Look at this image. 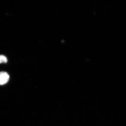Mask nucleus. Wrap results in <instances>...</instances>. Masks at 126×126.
Listing matches in <instances>:
<instances>
[{
	"label": "nucleus",
	"instance_id": "1",
	"mask_svg": "<svg viewBox=\"0 0 126 126\" xmlns=\"http://www.w3.org/2000/svg\"><path fill=\"white\" fill-rule=\"evenodd\" d=\"M9 76L7 72H0V85H2L6 84L9 81Z\"/></svg>",
	"mask_w": 126,
	"mask_h": 126
},
{
	"label": "nucleus",
	"instance_id": "2",
	"mask_svg": "<svg viewBox=\"0 0 126 126\" xmlns=\"http://www.w3.org/2000/svg\"><path fill=\"white\" fill-rule=\"evenodd\" d=\"M8 60L7 57L3 55H0V63H6L7 62Z\"/></svg>",
	"mask_w": 126,
	"mask_h": 126
}]
</instances>
